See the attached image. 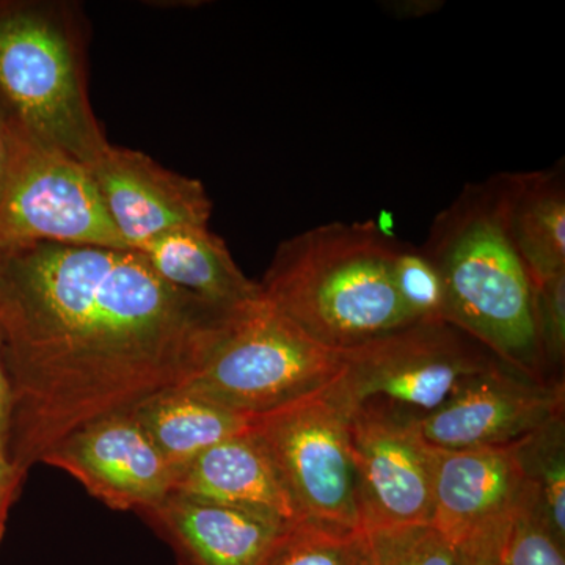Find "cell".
<instances>
[{
  "label": "cell",
  "instance_id": "cell-1",
  "mask_svg": "<svg viewBox=\"0 0 565 565\" xmlns=\"http://www.w3.org/2000/svg\"><path fill=\"white\" fill-rule=\"evenodd\" d=\"M247 308L170 285L131 248H2L11 460L29 475L81 427L184 385Z\"/></svg>",
  "mask_w": 565,
  "mask_h": 565
},
{
  "label": "cell",
  "instance_id": "cell-2",
  "mask_svg": "<svg viewBox=\"0 0 565 565\" xmlns=\"http://www.w3.org/2000/svg\"><path fill=\"white\" fill-rule=\"evenodd\" d=\"M397 239L377 222H332L278 245L263 297L305 334L351 351L415 323L393 280Z\"/></svg>",
  "mask_w": 565,
  "mask_h": 565
},
{
  "label": "cell",
  "instance_id": "cell-3",
  "mask_svg": "<svg viewBox=\"0 0 565 565\" xmlns=\"http://www.w3.org/2000/svg\"><path fill=\"white\" fill-rule=\"evenodd\" d=\"M422 248L444 282L445 321L500 362L548 382L535 337L533 280L505 234L492 181L468 184L434 218Z\"/></svg>",
  "mask_w": 565,
  "mask_h": 565
},
{
  "label": "cell",
  "instance_id": "cell-4",
  "mask_svg": "<svg viewBox=\"0 0 565 565\" xmlns=\"http://www.w3.org/2000/svg\"><path fill=\"white\" fill-rule=\"evenodd\" d=\"M88 25L66 0H0V109L24 139L92 163L109 147L88 95Z\"/></svg>",
  "mask_w": 565,
  "mask_h": 565
},
{
  "label": "cell",
  "instance_id": "cell-5",
  "mask_svg": "<svg viewBox=\"0 0 565 565\" xmlns=\"http://www.w3.org/2000/svg\"><path fill=\"white\" fill-rule=\"evenodd\" d=\"M341 359L343 353L316 343L263 297L180 388L256 418L326 390Z\"/></svg>",
  "mask_w": 565,
  "mask_h": 565
},
{
  "label": "cell",
  "instance_id": "cell-6",
  "mask_svg": "<svg viewBox=\"0 0 565 565\" xmlns=\"http://www.w3.org/2000/svg\"><path fill=\"white\" fill-rule=\"evenodd\" d=\"M341 353L340 373L327 386L334 399L348 411L373 407L412 422L498 360L446 321L411 323Z\"/></svg>",
  "mask_w": 565,
  "mask_h": 565
},
{
  "label": "cell",
  "instance_id": "cell-7",
  "mask_svg": "<svg viewBox=\"0 0 565 565\" xmlns=\"http://www.w3.org/2000/svg\"><path fill=\"white\" fill-rule=\"evenodd\" d=\"M252 430L274 460L303 522L364 530L349 411L329 390L256 416Z\"/></svg>",
  "mask_w": 565,
  "mask_h": 565
},
{
  "label": "cell",
  "instance_id": "cell-8",
  "mask_svg": "<svg viewBox=\"0 0 565 565\" xmlns=\"http://www.w3.org/2000/svg\"><path fill=\"white\" fill-rule=\"evenodd\" d=\"M36 243L128 248L87 166L28 140L0 196V250Z\"/></svg>",
  "mask_w": 565,
  "mask_h": 565
},
{
  "label": "cell",
  "instance_id": "cell-9",
  "mask_svg": "<svg viewBox=\"0 0 565 565\" xmlns=\"http://www.w3.org/2000/svg\"><path fill=\"white\" fill-rule=\"evenodd\" d=\"M564 382L537 381L497 360L441 407L412 424L437 451L501 448L564 414Z\"/></svg>",
  "mask_w": 565,
  "mask_h": 565
},
{
  "label": "cell",
  "instance_id": "cell-10",
  "mask_svg": "<svg viewBox=\"0 0 565 565\" xmlns=\"http://www.w3.org/2000/svg\"><path fill=\"white\" fill-rule=\"evenodd\" d=\"M349 433L364 531L429 525L435 449L412 419L356 407L349 411Z\"/></svg>",
  "mask_w": 565,
  "mask_h": 565
},
{
  "label": "cell",
  "instance_id": "cell-11",
  "mask_svg": "<svg viewBox=\"0 0 565 565\" xmlns=\"http://www.w3.org/2000/svg\"><path fill=\"white\" fill-rule=\"evenodd\" d=\"M58 468L114 511H150L173 492L174 473L129 411L103 416L52 448Z\"/></svg>",
  "mask_w": 565,
  "mask_h": 565
},
{
  "label": "cell",
  "instance_id": "cell-12",
  "mask_svg": "<svg viewBox=\"0 0 565 565\" xmlns=\"http://www.w3.org/2000/svg\"><path fill=\"white\" fill-rule=\"evenodd\" d=\"M87 169L111 225L131 250L163 234L210 226L212 203L202 181L167 170L145 152L110 143Z\"/></svg>",
  "mask_w": 565,
  "mask_h": 565
},
{
  "label": "cell",
  "instance_id": "cell-13",
  "mask_svg": "<svg viewBox=\"0 0 565 565\" xmlns=\"http://www.w3.org/2000/svg\"><path fill=\"white\" fill-rule=\"evenodd\" d=\"M523 504V475L515 444L471 451L435 449V530L460 546L501 530Z\"/></svg>",
  "mask_w": 565,
  "mask_h": 565
},
{
  "label": "cell",
  "instance_id": "cell-14",
  "mask_svg": "<svg viewBox=\"0 0 565 565\" xmlns=\"http://www.w3.org/2000/svg\"><path fill=\"white\" fill-rule=\"evenodd\" d=\"M141 515L172 546L180 565H264L296 526L180 493Z\"/></svg>",
  "mask_w": 565,
  "mask_h": 565
},
{
  "label": "cell",
  "instance_id": "cell-15",
  "mask_svg": "<svg viewBox=\"0 0 565 565\" xmlns=\"http://www.w3.org/2000/svg\"><path fill=\"white\" fill-rule=\"evenodd\" d=\"M172 493L270 516L286 525L303 522L252 426L196 457L177 476Z\"/></svg>",
  "mask_w": 565,
  "mask_h": 565
},
{
  "label": "cell",
  "instance_id": "cell-16",
  "mask_svg": "<svg viewBox=\"0 0 565 565\" xmlns=\"http://www.w3.org/2000/svg\"><path fill=\"white\" fill-rule=\"evenodd\" d=\"M509 241L533 282L565 273V180L563 162L534 172L490 178Z\"/></svg>",
  "mask_w": 565,
  "mask_h": 565
},
{
  "label": "cell",
  "instance_id": "cell-17",
  "mask_svg": "<svg viewBox=\"0 0 565 565\" xmlns=\"http://www.w3.org/2000/svg\"><path fill=\"white\" fill-rule=\"evenodd\" d=\"M137 252L163 280L215 307L241 310L263 299L259 282L241 270L210 226L163 234Z\"/></svg>",
  "mask_w": 565,
  "mask_h": 565
},
{
  "label": "cell",
  "instance_id": "cell-18",
  "mask_svg": "<svg viewBox=\"0 0 565 565\" xmlns=\"http://www.w3.org/2000/svg\"><path fill=\"white\" fill-rule=\"evenodd\" d=\"M134 416L177 476L196 457L243 434L252 416L236 414L199 394L174 386L134 405Z\"/></svg>",
  "mask_w": 565,
  "mask_h": 565
},
{
  "label": "cell",
  "instance_id": "cell-19",
  "mask_svg": "<svg viewBox=\"0 0 565 565\" xmlns=\"http://www.w3.org/2000/svg\"><path fill=\"white\" fill-rule=\"evenodd\" d=\"M523 504L565 548V419H550L515 444Z\"/></svg>",
  "mask_w": 565,
  "mask_h": 565
},
{
  "label": "cell",
  "instance_id": "cell-20",
  "mask_svg": "<svg viewBox=\"0 0 565 565\" xmlns=\"http://www.w3.org/2000/svg\"><path fill=\"white\" fill-rule=\"evenodd\" d=\"M264 565H374V561L366 531L300 522Z\"/></svg>",
  "mask_w": 565,
  "mask_h": 565
},
{
  "label": "cell",
  "instance_id": "cell-21",
  "mask_svg": "<svg viewBox=\"0 0 565 565\" xmlns=\"http://www.w3.org/2000/svg\"><path fill=\"white\" fill-rule=\"evenodd\" d=\"M392 273L405 310L415 322L445 321L444 282L422 247L397 241Z\"/></svg>",
  "mask_w": 565,
  "mask_h": 565
},
{
  "label": "cell",
  "instance_id": "cell-22",
  "mask_svg": "<svg viewBox=\"0 0 565 565\" xmlns=\"http://www.w3.org/2000/svg\"><path fill=\"white\" fill-rule=\"evenodd\" d=\"M374 565H457L456 546L433 525L367 533Z\"/></svg>",
  "mask_w": 565,
  "mask_h": 565
},
{
  "label": "cell",
  "instance_id": "cell-23",
  "mask_svg": "<svg viewBox=\"0 0 565 565\" xmlns=\"http://www.w3.org/2000/svg\"><path fill=\"white\" fill-rule=\"evenodd\" d=\"M534 326L546 381L564 382L565 273L533 282Z\"/></svg>",
  "mask_w": 565,
  "mask_h": 565
},
{
  "label": "cell",
  "instance_id": "cell-24",
  "mask_svg": "<svg viewBox=\"0 0 565 565\" xmlns=\"http://www.w3.org/2000/svg\"><path fill=\"white\" fill-rule=\"evenodd\" d=\"M564 553L525 505L512 516L501 539V565H565Z\"/></svg>",
  "mask_w": 565,
  "mask_h": 565
},
{
  "label": "cell",
  "instance_id": "cell-25",
  "mask_svg": "<svg viewBox=\"0 0 565 565\" xmlns=\"http://www.w3.org/2000/svg\"><path fill=\"white\" fill-rule=\"evenodd\" d=\"M28 473L11 460L9 452L0 451V545L6 537L11 505L18 500Z\"/></svg>",
  "mask_w": 565,
  "mask_h": 565
},
{
  "label": "cell",
  "instance_id": "cell-26",
  "mask_svg": "<svg viewBox=\"0 0 565 565\" xmlns=\"http://www.w3.org/2000/svg\"><path fill=\"white\" fill-rule=\"evenodd\" d=\"M505 526L457 546V565H501L500 545Z\"/></svg>",
  "mask_w": 565,
  "mask_h": 565
},
{
  "label": "cell",
  "instance_id": "cell-27",
  "mask_svg": "<svg viewBox=\"0 0 565 565\" xmlns=\"http://www.w3.org/2000/svg\"><path fill=\"white\" fill-rule=\"evenodd\" d=\"M25 141L28 139H24L18 132L13 122L7 117L6 111L0 109V196H2L3 189H6L7 182H9L14 163H17L18 156H20L22 145Z\"/></svg>",
  "mask_w": 565,
  "mask_h": 565
},
{
  "label": "cell",
  "instance_id": "cell-28",
  "mask_svg": "<svg viewBox=\"0 0 565 565\" xmlns=\"http://www.w3.org/2000/svg\"><path fill=\"white\" fill-rule=\"evenodd\" d=\"M11 430V388L6 364H3L2 345H0V451L9 452Z\"/></svg>",
  "mask_w": 565,
  "mask_h": 565
},
{
  "label": "cell",
  "instance_id": "cell-29",
  "mask_svg": "<svg viewBox=\"0 0 565 565\" xmlns=\"http://www.w3.org/2000/svg\"><path fill=\"white\" fill-rule=\"evenodd\" d=\"M444 2L437 0H404V2H385L384 9L399 20H412L423 18L440 10Z\"/></svg>",
  "mask_w": 565,
  "mask_h": 565
}]
</instances>
